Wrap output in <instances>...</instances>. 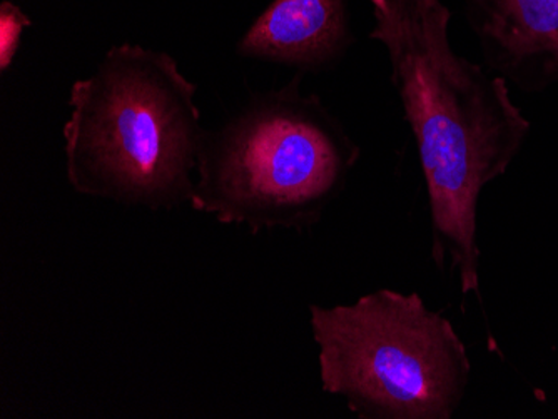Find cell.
I'll return each mask as SVG.
<instances>
[{"label":"cell","mask_w":558,"mask_h":419,"mask_svg":"<svg viewBox=\"0 0 558 419\" xmlns=\"http://www.w3.org/2000/svg\"><path fill=\"white\" fill-rule=\"evenodd\" d=\"M369 37L390 59L391 84L418 151L435 268L480 294V194L504 176L530 131L509 86L451 47L444 0H369Z\"/></svg>","instance_id":"cell-1"},{"label":"cell","mask_w":558,"mask_h":419,"mask_svg":"<svg viewBox=\"0 0 558 419\" xmlns=\"http://www.w3.org/2000/svg\"><path fill=\"white\" fill-rule=\"evenodd\" d=\"M196 89L172 56L111 47L89 77L72 84L62 127L72 189L147 209L190 202L206 134Z\"/></svg>","instance_id":"cell-2"},{"label":"cell","mask_w":558,"mask_h":419,"mask_svg":"<svg viewBox=\"0 0 558 419\" xmlns=\"http://www.w3.org/2000/svg\"><path fill=\"white\" fill-rule=\"evenodd\" d=\"M362 149L316 94L287 86L253 94L208 133L197 159L191 208L253 234L304 233L347 187Z\"/></svg>","instance_id":"cell-3"},{"label":"cell","mask_w":558,"mask_h":419,"mask_svg":"<svg viewBox=\"0 0 558 419\" xmlns=\"http://www.w3.org/2000/svg\"><path fill=\"white\" fill-rule=\"evenodd\" d=\"M325 393L362 419H451L472 361L451 321L418 293L378 289L353 305L310 306Z\"/></svg>","instance_id":"cell-4"},{"label":"cell","mask_w":558,"mask_h":419,"mask_svg":"<svg viewBox=\"0 0 558 419\" xmlns=\"http://www.w3.org/2000/svg\"><path fill=\"white\" fill-rule=\"evenodd\" d=\"M485 62L523 89L558 81V0H465Z\"/></svg>","instance_id":"cell-5"},{"label":"cell","mask_w":558,"mask_h":419,"mask_svg":"<svg viewBox=\"0 0 558 419\" xmlns=\"http://www.w3.org/2000/svg\"><path fill=\"white\" fill-rule=\"evenodd\" d=\"M353 44L348 0H272L246 30L241 58L303 72L335 67Z\"/></svg>","instance_id":"cell-6"},{"label":"cell","mask_w":558,"mask_h":419,"mask_svg":"<svg viewBox=\"0 0 558 419\" xmlns=\"http://www.w3.org/2000/svg\"><path fill=\"white\" fill-rule=\"evenodd\" d=\"M31 26L33 21L14 2L4 0L0 4V72L12 67L22 34Z\"/></svg>","instance_id":"cell-7"}]
</instances>
